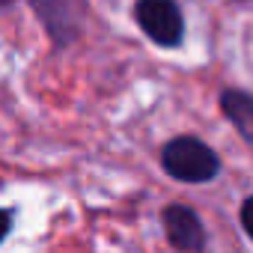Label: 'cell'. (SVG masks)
Wrapping results in <instances>:
<instances>
[{"mask_svg":"<svg viewBox=\"0 0 253 253\" xmlns=\"http://www.w3.org/2000/svg\"><path fill=\"white\" fill-rule=\"evenodd\" d=\"M164 229H167V238L176 250L194 253V250H203V244H206V229H203L197 211L188 206H167L164 209Z\"/></svg>","mask_w":253,"mask_h":253,"instance_id":"277c9868","label":"cell"},{"mask_svg":"<svg viewBox=\"0 0 253 253\" xmlns=\"http://www.w3.org/2000/svg\"><path fill=\"white\" fill-rule=\"evenodd\" d=\"M164 170L179 182H209L217 176L220 161L217 155L197 137H176L161 152Z\"/></svg>","mask_w":253,"mask_h":253,"instance_id":"6da1fadb","label":"cell"},{"mask_svg":"<svg viewBox=\"0 0 253 253\" xmlns=\"http://www.w3.org/2000/svg\"><path fill=\"white\" fill-rule=\"evenodd\" d=\"M220 107L232 119V125L238 128V134L253 146V95L238 92V89H226L220 95Z\"/></svg>","mask_w":253,"mask_h":253,"instance_id":"5b68a950","label":"cell"},{"mask_svg":"<svg viewBox=\"0 0 253 253\" xmlns=\"http://www.w3.org/2000/svg\"><path fill=\"white\" fill-rule=\"evenodd\" d=\"M241 223H244L247 235L253 238V197H250V200H244V206H241Z\"/></svg>","mask_w":253,"mask_h":253,"instance_id":"8992f818","label":"cell"},{"mask_svg":"<svg viewBox=\"0 0 253 253\" xmlns=\"http://www.w3.org/2000/svg\"><path fill=\"white\" fill-rule=\"evenodd\" d=\"M30 3H33V12L42 18L48 36L54 39V45L75 42L86 15L84 0H30Z\"/></svg>","mask_w":253,"mask_h":253,"instance_id":"3957f363","label":"cell"},{"mask_svg":"<svg viewBox=\"0 0 253 253\" xmlns=\"http://www.w3.org/2000/svg\"><path fill=\"white\" fill-rule=\"evenodd\" d=\"M6 3H9V0H0V6H6Z\"/></svg>","mask_w":253,"mask_h":253,"instance_id":"ba28073f","label":"cell"},{"mask_svg":"<svg viewBox=\"0 0 253 253\" xmlns=\"http://www.w3.org/2000/svg\"><path fill=\"white\" fill-rule=\"evenodd\" d=\"M134 18L152 42H158L164 48H173L182 42L185 21H182L176 0H137Z\"/></svg>","mask_w":253,"mask_h":253,"instance_id":"7a4b0ae2","label":"cell"},{"mask_svg":"<svg viewBox=\"0 0 253 253\" xmlns=\"http://www.w3.org/2000/svg\"><path fill=\"white\" fill-rule=\"evenodd\" d=\"M9 229H12V214L6 209H0V241L9 235Z\"/></svg>","mask_w":253,"mask_h":253,"instance_id":"52a82bcc","label":"cell"}]
</instances>
